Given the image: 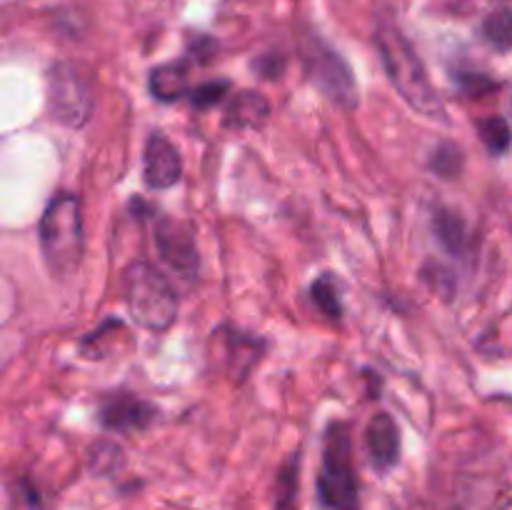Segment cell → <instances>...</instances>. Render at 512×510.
<instances>
[{"instance_id":"2e32d148","label":"cell","mask_w":512,"mask_h":510,"mask_svg":"<svg viewBox=\"0 0 512 510\" xmlns=\"http://www.w3.org/2000/svg\"><path fill=\"white\" fill-rule=\"evenodd\" d=\"M478 133H480V138H483V143L498 155L505 153V150H508L510 143H512V130L508 125V120L500 118V115H493V118L480 120Z\"/></svg>"},{"instance_id":"5b68a950","label":"cell","mask_w":512,"mask_h":510,"mask_svg":"<svg viewBox=\"0 0 512 510\" xmlns=\"http://www.w3.org/2000/svg\"><path fill=\"white\" fill-rule=\"evenodd\" d=\"M48 110L60 125L80 128L93 115V93L83 75L70 65L58 63L48 73Z\"/></svg>"},{"instance_id":"7c38bea8","label":"cell","mask_w":512,"mask_h":510,"mask_svg":"<svg viewBox=\"0 0 512 510\" xmlns=\"http://www.w3.org/2000/svg\"><path fill=\"white\" fill-rule=\"evenodd\" d=\"M150 93L158 100L173 103V100L188 95V70L180 63L160 65L150 73Z\"/></svg>"},{"instance_id":"7a4b0ae2","label":"cell","mask_w":512,"mask_h":510,"mask_svg":"<svg viewBox=\"0 0 512 510\" xmlns=\"http://www.w3.org/2000/svg\"><path fill=\"white\" fill-rule=\"evenodd\" d=\"M38 238L50 273L65 278L78 270L85 253L83 213H80L78 195L58 193L50 200L40 218Z\"/></svg>"},{"instance_id":"3957f363","label":"cell","mask_w":512,"mask_h":510,"mask_svg":"<svg viewBox=\"0 0 512 510\" xmlns=\"http://www.w3.org/2000/svg\"><path fill=\"white\" fill-rule=\"evenodd\" d=\"M123 295L135 323L145 330H168L178 315V295L170 280L145 260H135L123 273Z\"/></svg>"},{"instance_id":"6da1fadb","label":"cell","mask_w":512,"mask_h":510,"mask_svg":"<svg viewBox=\"0 0 512 510\" xmlns=\"http://www.w3.org/2000/svg\"><path fill=\"white\" fill-rule=\"evenodd\" d=\"M378 48L385 73H388L393 88L403 95L405 103L425 118L448 120L443 100H440L435 85L430 83L425 65L420 63L418 53L408 43V38L398 28L385 23L378 28Z\"/></svg>"},{"instance_id":"9c48e42d","label":"cell","mask_w":512,"mask_h":510,"mask_svg":"<svg viewBox=\"0 0 512 510\" xmlns=\"http://www.w3.org/2000/svg\"><path fill=\"white\" fill-rule=\"evenodd\" d=\"M183 175V160L175 145L163 133H153L145 143L143 178L150 188L163 190L175 185Z\"/></svg>"},{"instance_id":"ac0fdd59","label":"cell","mask_w":512,"mask_h":510,"mask_svg":"<svg viewBox=\"0 0 512 510\" xmlns=\"http://www.w3.org/2000/svg\"><path fill=\"white\" fill-rule=\"evenodd\" d=\"M430 168L443 178H455L463 168V153L453 143H440L430 158Z\"/></svg>"},{"instance_id":"44dd1931","label":"cell","mask_w":512,"mask_h":510,"mask_svg":"<svg viewBox=\"0 0 512 510\" xmlns=\"http://www.w3.org/2000/svg\"><path fill=\"white\" fill-rule=\"evenodd\" d=\"M460 88L465 90V93L470 95V98H480V95L490 93V90L498 88V83L495 80H490L488 75H463V78H458Z\"/></svg>"},{"instance_id":"8fae6325","label":"cell","mask_w":512,"mask_h":510,"mask_svg":"<svg viewBox=\"0 0 512 510\" xmlns=\"http://www.w3.org/2000/svg\"><path fill=\"white\" fill-rule=\"evenodd\" d=\"M268 113V100L248 90V93H240L230 100L228 110H225V125L228 128H258L265 123Z\"/></svg>"},{"instance_id":"e0dca14e","label":"cell","mask_w":512,"mask_h":510,"mask_svg":"<svg viewBox=\"0 0 512 510\" xmlns=\"http://www.w3.org/2000/svg\"><path fill=\"white\" fill-rule=\"evenodd\" d=\"M310 295H313L315 305H318L325 315H330V318H338V315L343 313V303H340L338 285H335L333 278H328V275H323V278L315 280L313 288H310Z\"/></svg>"},{"instance_id":"ffe728a7","label":"cell","mask_w":512,"mask_h":510,"mask_svg":"<svg viewBox=\"0 0 512 510\" xmlns=\"http://www.w3.org/2000/svg\"><path fill=\"white\" fill-rule=\"evenodd\" d=\"M228 90V80H210V83H203L200 88H195L193 93H190V103H193L195 108H210V105H218Z\"/></svg>"},{"instance_id":"9a60e30c","label":"cell","mask_w":512,"mask_h":510,"mask_svg":"<svg viewBox=\"0 0 512 510\" xmlns=\"http://www.w3.org/2000/svg\"><path fill=\"white\" fill-rule=\"evenodd\" d=\"M483 35L495 50H512V10L503 8L495 10L485 18L483 25Z\"/></svg>"},{"instance_id":"4fadbf2b","label":"cell","mask_w":512,"mask_h":510,"mask_svg":"<svg viewBox=\"0 0 512 510\" xmlns=\"http://www.w3.org/2000/svg\"><path fill=\"white\" fill-rule=\"evenodd\" d=\"M225 335H228V338H225L228 340V350H225V355H228V370L235 375V378L243 380L245 375H248V370L258 363L263 345H260V340L250 338V335L245 333H225Z\"/></svg>"},{"instance_id":"5bb4252c","label":"cell","mask_w":512,"mask_h":510,"mask_svg":"<svg viewBox=\"0 0 512 510\" xmlns=\"http://www.w3.org/2000/svg\"><path fill=\"white\" fill-rule=\"evenodd\" d=\"M433 228L445 250L453 255H463L468 250V230H465L463 218L453 210H438L433 220Z\"/></svg>"},{"instance_id":"277c9868","label":"cell","mask_w":512,"mask_h":510,"mask_svg":"<svg viewBox=\"0 0 512 510\" xmlns=\"http://www.w3.org/2000/svg\"><path fill=\"white\" fill-rule=\"evenodd\" d=\"M320 503L328 510H358L360 483L353 468L350 433L345 423H333L325 430L323 468L318 475Z\"/></svg>"},{"instance_id":"8992f818","label":"cell","mask_w":512,"mask_h":510,"mask_svg":"<svg viewBox=\"0 0 512 510\" xmlns=\"http://www.w3.org/2000/svg\"><path fill=\"white\" fill-rule=\"evenodd\" d=\"M305 73L313 80L315 88L328 95L335 105H343V108L358 105V85H355L348 63L323 40H313L310 48L305 50Z\"/></svg>"},{"instance_id":"d6986e66","label":"cell","mask_w":512,"mask_h":510,"mask_svg":"<svg viewBox=\"0 0 512 510\" xmlns=\"http://www.w3.org/2000/svg\"><path fill=\"white\" fill-rule=\"evenodd\" d=\"M280 495H278V510H293L295 508V490H298V455L285 463L280 470Z\"/></svg>"},{"instance_id":"ba28073f","label":"cell","mask_w":512,"mask_h":510,"mask_svg":"<svg viewBox=\"0 0 512 510\" xmlns=\"http://www.w3.org/2000/svg\"><path fill=\"white\" fill-rule=\"evenodd\" d=\"M155 418H158V408L130 393L108 395L98 410V420L103 423V428L115 430V433L145 430Z\"/></svg>"},{"instance_id":"30bf717a","label":"cell","mask_w":512,"mask_h":510,"mask_svg":"<svg viewBox=\"0 0 512 510\" xmlns=\"http://www.w3.org/2000/svg\"><path fill=\"white\" fill-rule=\"evenodd\" d=\"M365 445H368L370 463L375 470L385 473L393 468L400 458V433L395 420L388 413H375L365 430Z\"/></svg>"},{"instance_id":"52a82bcc","label":"cell","mask_w":512,"mask_h":510,"mask_svg":"<svg viewBox=\"0 0 512 510\" xmlns=\"http://www.w3.org/2000/svg\"><path fill=\"white\" fill-rule=\"evenodd\" d=\"M155 243H158L160 258L170 265L183 278H195L200 268L198 248L188 225L178 223L173 218H160L155 228Z\"/></svg>"}]
</instances>
